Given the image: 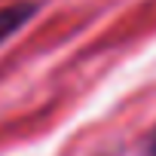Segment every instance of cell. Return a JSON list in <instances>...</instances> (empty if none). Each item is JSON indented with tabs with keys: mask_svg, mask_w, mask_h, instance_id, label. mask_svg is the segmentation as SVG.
Segmentation results:
<instances>
[{
	"mask_svg": "<svg viewBox=\"0 0 156 156\" xmlns=\"http://www.w3.org/2000/svg\"><path fill=\"white\" fill-rule=\"evenodd\" d=\"M37 12V3H28V0H16V3L0 9V46H3L12 34H19Z\"/></svg>",
	"mask_w": 156,
	"mask_h": 156,
	"instance_id": "1",
	"label": "cell"
},
{
	"mask_svg": "<svg viewBox=\"0 0 156 156\" xmlns=\"http://www.w3.org/2000/svg\"><path fill=\"white\" fill-rule=\"evenodd\" d=\"M150 156H156V132H153V141H150Z\"/></svg>",
	"mask_w": 156,
	"mask_h": 156,
	"instance_id": "2",
	"label": "cell"
}]
</instances>
